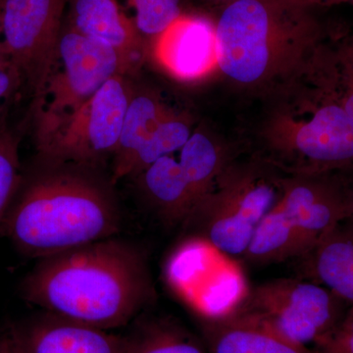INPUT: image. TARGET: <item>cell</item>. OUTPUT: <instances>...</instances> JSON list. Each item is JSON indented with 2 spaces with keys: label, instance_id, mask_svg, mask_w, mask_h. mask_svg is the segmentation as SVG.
Wrapping results in <instances>:
<instances>
[{
  "label": "cell",
  "instance_id": "cell-20",
  "mask_svg": "<svg viewBox=\"0 0 353 353\" xmlns=\"http://www.w3.org/2000/svg\"><path fill=\"white\" fill-rule=\"evenodd\" d=\"M192 134L189 118L174 112L164 120L128 166L125 176L141 175L157 160L174 154L185 145Z\"/></svg>",
  "mask_w": 353,
  "mask_h": 353
},
{
  "label": "cell",
  "instance_id": "cell-17",
  "mask_svg": "<svg viewBox=\"0 0 353 353\" xmlns=\"http://www.w3.org/2000/svg\"><path fill=\"white\" fill-rule=\"evenodd\" d=\"M303 74L326 90L353 120V32L326 34Z\"/></svg>",
  "mask_w": 353,
  "mask_h": 353
},
{
  "label": "cell",
  "instance_id": "cell-16",
  "mask_svg": "<svg viewBox=\"0 0 353 353\" xmlns=\"http://www.w3.org/2000/svg\"><path fill=\"white\" fill-rule=\"evenodd\" d=\"M306 277L353 304V222L345 219L303 257Z\"/></svg>",
  "mask_w": 353,
  "mask_h": 353
},
{
  "label": "cell",
  "instance_id": "cell-2",
  "mask_svg": "<svg viewBox=\"0 0 353 353\" xmlns=\"http://www.w3.org/2000/svg\"><path fill=\"white\" fill-rule=\"evenodd\" d=\"M294 0H236L215 22L218 70L234 85L270 94L301 76L326 31Z\"/></svg>",
  "mask_w": 353,
  "mask_h": 353
},
{
  "label": "cell",
  "instance_id": "cell-27",
  "mask_svg": "<svg viewBox=\"0 0 353 353\" xmlns=\"http://www.w3.org/2000/svg\"><path fill=\"white\" fill-rule=\"evenodd\" d=\"M0 353H24L13 330L0 339Z\"/></svg>",
  "mask_w": 353,
  "mask_h": 353
},
{
  "label": "cell",
  "instance_id": "cell-3",
  "mask_svg": "<svg viewBox=\"0 0 353 353\" xmlns=\"http://www.w3.org/2000/svg\"><path fill=\"white\" fill-rule=\"evenodd\" d=\"M121 219L112 199L85 176H39L18 190L0 232L30 259H43L112 238Z\"/></svg>",
  "mask_w": 353,
  "mask_h": 353
},
{
  "label": "cell",
  "instance_id": "cell-21",
  "mask_svg": "<svg viewBox=\"0 0 353 353\" xmlns=\"http://www.w3.org/2000/svg\"><path fill=\"white\" fill-rule=\"evenodd\" d=\"M145 41H154L181 15L182 0H117Z\"/></svg>",
  "mask_w": 353,
  "mask_h": 353
},
{
  "label": "cell",
  "instance_id": "cell-24",
  "mask_svg": "<svg viewBox=\"0 0 353 353\" xmlns=\"http://www.w3.org/2000/svg\"><path fill=\"white\" fill-rule=\"evenodd\" d=\"M310 350L312 353H353V305Z\"/></svg>",
  "mask_w": 353,
  "mask_h": 353
},
{
  "label": "cell",
  "instance_id": "cell-11",
  "mask_svg": "<svg viewBox=\"0 0 353 353\" xmlns=\"http://www.w3.org/2000/svg\"><path fill=\"white\" fill-rule=\"evenodd\" d=\"M123 74L112 77L41 148L60 161L90 163L115 153L132 99Z\"/></svg>",
  "mask_w": 353,
  "mask_h": 353
},
{
  "label": "cell",
  "instance_id": "cell-14",
  "mask_svg": "<svg viewBox=\"0 0 353 353\" xmlns=\"http://www.w3.org/2000/svg\"><path fill=\"white\" fill-rule=\"evenodd\" d=\"M13 331L24 353H126L128 339L52 314Z\"/></svg>",
  "mask_w": 353,
  "mask_h": 353
},
{
  "label": "cell",
  "instance_id": "cell-6",
  "mask_svg": "<svg viewBox=\"0 0 353 353\" xmlns=\"http://www.w3.org/2000/svg\"><path fill=\"white\" fill-rule=\"evenodd\" d=\"M347 218V192L340 171L285 175L280 199L260 223L241 259L267 265L301 259Z\"/></svg>",
  "mask_w": 353,
  "mask_h": 353
},
{
  "label": "cell",
  "instance_id": "cell-18",
  "mask_svg": "<svg viewBox=\"0 0 353 353\" xmlns=\"http://www.w3.org/2000/svg\"><path fill=\"white\" fill-rule=\"evenodd\" d=\"M141 175L146 194L165 222L182 225L199 199L178 158L161 157Z\"/></svg>",
  "mask_w": 353,
  "mask_h": 353
},
{
  "label": "cell",
  "instance_id": "cell-28",
  "mask_svg": "<svg viewBox=\"0 0 353 353\" xmlns=\"http://www.w3.org/2000/svg\"><path fill=\"white\" fill-rule=\"evenodd\" d=\"M294 1L311 9H314L315 7L331 6L341 3L353 4V0H294Z\"/></svg>",
  "mask_w": 353,
  "mask_h": 353
},
{
  "label": "cell",
  "instance_id": "cell-29",
  "mask_svg": "<svg viewBox=\"0 0 353 353\" xmlns=\"http://www.w3.org/2000/svg\"><path fill=\"white\" fill-rule=\"evenodd\" d=\"M10 60H9L8 57L6 53V51L3 50V46H2L1 41H0V69L6 68V67L11 66Z\"/></svg>",
  "mask_w": 353,
  "mask_h": 353
},
{
  "label": "cell",
  "instance_id": "cell-4",
  "mask_svg": "<svg viewBox=\"0 0 353 353\" xmlns=\"http://www.w3.org/2000/svg\"><path fill=\"white\" fill-rule=\"evenodd\" d=\"M267 97L256 157L287 176L353 165V120L326 90L301 74Z\"/></svg>",
  "mask_w": 353,
  "mask_h": 353
},
{
  "label": "cell",
  "instance_id": "cell-7",
  "mask_svg": "<svg viewBox=\"0 0 353 353\" xmlns=\"http://www.w3.org/2000/svg\"><path fill=\"white\" fill-rule=\"evenodd\" d=\"M118 74L125 75L126 70L111 46L87 38L72 28L62 32L50 73L34 97L39 150Z\"/></svg>",
  "mask_w": 353,
  "mask_h": 353
},
{
  "label": "cell",
  "instance_id": "cell-22",
  "mask_svg": "<svg viewBox=\"0 0 353 353\" xmlns=\"http://www.w3.org/2000/svg\"><path fill=\"white\" fill-rule=\"evenodd\" d=\"M22 185L19 141L0 120V226Z\"/></svg>",
  "mask_w": 353,
  "mask_h": 353
},
{
  "label": "cell",
  "instance_id": "cell-8",
  "mask_svg": "<svg viewBox=\"0 0 353 353\" xmlns=\"http://www.w3.org/2000/svg\"><path fill=\"white\" fill-rule=\"evenodd\" d=\"M352 305L312 281L284 278L248 290L234 312L250 316L287 340L309 348L324 338Z\"/></svg>",
  "mask_w": 353,
  "mask_h": 353
},
{
  "label": "cell",
  "instance_id": "cell-5",
  "mask_svg": "<svg viewBox=\"0 0 353 353\" xmlns=\"http://www.w3.org/2000/svg\"><path fill=\"white\" fill-rule=\"evenodd\" d=\"M285 176L256 155L246 160L233 157L182 226L189 238L243 259L260 223L280 199Z\"/></svg>",
  "mask_w": 353,
  "mask_h": 353
},
{
  "label": "cell",
  "instance_id": "cell-31",
  "mask_svg": "<svg viewBox=\"0 0 353 353\" xmlns=\"http://www.w3.org/2000/svg\"><path fill=\"white\" fill-rule=\"evenodd\" d=\"M1 2H0V39H1V34H2Z\"/></svg>",
  "mask_w": 353,
  "mask_h": 353
},
{
  "label": "cell",
  "instance_id": "cell-13",
  "mask_svg": "<svg viewBox=\"0 0 353 353\" xmlns=\"http://www.w3.org/2000/svg\"><path fill=\"white\" fill-rule=\"evenodd\" d=\"M72 29L108 44L119 54L127 72L141 65L146 43L117 0H73Z\"/></svg>",
  "mask_w": 353,
  "mask_h": 353
},
{
  "label": "cell",
  "instance_id": "cell-10",
  "mask_svg": "<svg viewBox=\"0 0 353 353\" xmlns=\"http://www.w3.org/2000/svg\"><path fill=\"white\" fill-rule=\"evenodd\" d=\"M67 0H2L1 41L34 97L57 54Z\"/></svg>",
  "mask_w": 353,
  "mask_h": 353
},
{
  "label": "cell",
  "instance_id": "cell-30",
  "mask_svg": "<svg viewBox=\"0 0 353 353\" xmlns=\"http://www.w3.org/2000/svg\"><path fill=\"white\" fill-rule=\"evenodd\" d=\"M208 1L210 2V3L216 4V6H219L221 8H223V7L229 6V4L233 3L236 0H208Z\"/></svg>",
  "mask_w": 353,
  "mask_h": 353
},
{
  "label": "cell",
  "instance_id": "cell-15",
  "mask_svg": "<svg viewBox=\"0 0 353 353\" xmlns=\"http://www.w3.org/2000/svg\"><path fill=\"white\" fill-rule=\"evenodd\" d=\"M205 322L206 353H312L241 313Z\"/></svg>",
  "mask_w": 353,
  "mask_h": 353
},
{
  "label": "cell",
  "instance_id": "cell-26",
  "mask_svg": "<svg viewBox=\"0 0 353 353\" xmlns=\"http://www.w3.org/2000/svg\"><path fill=\"white\" fill-rule=\"evenodd\" d=\"M339 171H340L341 179H343V185H345V192H347V219L353 222V165Z\"/></svg>",
  "mask_w": 353,
  "mask_h": 353
},
{
  "label": "cell",
  "instance_id": "cell-23",
  "mask_svg": "<svg viewBox=\"0 0 353 353\" xmlns=\"http://www.w3.org/2000/svg\"><path fill=\"white\" fill-rule=\"evenodd\" d=\"M126 353H206L189 334L169 325H154L128 339Z\"/></svg>",
  "mask_w": 353,
  "mask_h": 353
},
{
  "label": "cell",
  "instance_id": "cell-12",
  "mask_svg": "<svg viewBox=\"0 0 353 353\" xmlns=\"http://www.w3.org/2000/svg\"><path fill=\"white\" fill-rule=\"evenodd\" d=\"M158 63L182 81L203 79L218 69L215 22L182 14L152 41Z\"/></svg>",
  "mask_w": 353,
  "mask_h": 353
},
{
  "label": "cell",
  "instance_id": "cell-25",
  "mask_svg": "<svg viewBox=\"0 0 353 353\" xmlns=\"http://www.w3.org/2000/svg\"><path fill=\"white\" fill-rule=\"evenodd\" d=\"M23 83L22 77L13 65L0 69V116Z\"/></svg>",
  "mask_w": 353,
  "mask_h": 353
},
{
  "label": "cell",
  "instance_id": "cell-1",
  "mask_svg": "<svg viewBox=\"0 0 353 353\" xmlns=\"http://www.w3.org/2000/svg\"><path fill=\"white\" fill-rule=\"evenodd\" d=\"M21 290L50 314L108 331L131 321L153 294L145 257L112 238L39 259Z\"/></svg>",
  "mask_w": 353,
  "mask_h": 353
},
{
  "label": "cell",
  "instance_id": "cell-32",
  "mask_svg": "<svg viewBox=\"0 0 353 353\" xmlns=\"http://www.w3.org/2000/svg\"><path fill=\"white\" fill-rule=\"evenodd\" d=\"M1 1H2V0H0V2H1Z\"/></svg>",
  "mask_w": 353,
  "mask_h": 353
},
{
  "label": "cell",
  "instance_id": "cell-9",
  "mask_svg": "<svg viewBox=\"0 0 353 353\" xmlns=\"http://www.w3.org/2000/svg\"><path fill=\"white\" fill-rule=\"evenodd\" d=\"M172 289L205 321L233 314L248 292L236 259L208 241L188 238L169 259Z\"/></svg>",
  "mask_w": 353,
  "mask_h": 353
},
{
  "label": "cell",
  "instance_id": "cell-19",
  "mask_svg": "<svg viewBox=\"0 0 353 353\" xmlns=\"http://www.w3.org/2000/svg\"><path fill=\"white\" fill-rule=\"evenodd\" d=\"M173 113L155 94H139L132 97L123 123L119 143L114 153V183L124 178L134 155L152 138L160 124Z\"/></svg>",
  "mask_w": 353,
  "mask_h": 353
}]
</instances>
